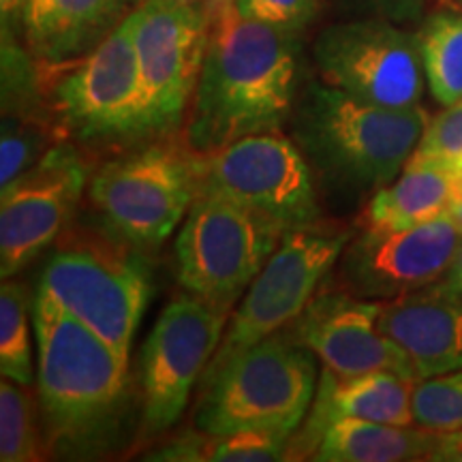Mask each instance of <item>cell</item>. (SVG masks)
<instances>
[{"instance_id":"obj_13","label":"cell","mask_w":462,"mask_h":462,"mask_svg":"<svg viewBox=\"0 0 462 462\" xmlns=\"http://www.w3.org/2000/svg\"><path fill=\"white\" fill-rule=\"evenodd\" d=\"M315 67L321 82L383 107H415L424 95L418 34L385 20L332 24L317 37Z\"/></svg>"},{"instance_id":"obj_7","label":"cell","mask_w":462,"mask_h":462,"mask_svg":"<svg viewBox=\"0 0 462 462\" xmlns=\"http://www.w3.org/2000/svg\"><path fill=\"white\" fill-rule=\"evenodd\" d=\"M45 99L67 135L86 143H125L152 135L129 15L88 54L45 67Z\"/></svg>"},{"instance_id":"obj_2","label":"cell","mask_w":462,"mask_h":462,"mask_svg":"<svg viewBox=\"0 0 462 462\" xmlns=\"http://www.w3.org/2000/svg\"><path fill=\"white\" fill-rule=\"evenodd\" d=\"M429 120L421 106L383 107L317 82L302 92L289 129L315 180L332 193L362 198L404 170Z\"/></svg>"},{"instance_id":"obj_21","label":"cell","mask_w":462,"mask_h":462,"mask_svg":"<svg viewBox=\"0 0 462 462\" xmlns=\"http://www.w3.org/2000/svg\"><path fill=\"white\" fill-rule=\"evenodd\" d=\"M435 430L418 424L337 420L323 430L310 460L317 462H409L429 460Z\"/></svg>"},{"instance_id":"obj_12","label":"cell","mask_w":462,"mask_h":462,"mask_svg":"<svg viewBox=\"0 0 462 462\" xmlns=\"http://www.w3.org/2000/svg\"><path fill=\"white\" fill-rule=\"evenodd\" d=\"M234 310L184 293L159 315L142 349V421L148 432L171 429L190 390L221 345Z\"/></svg>"},{"instance_id":"obj_14","label":"cell","mask_w":462,"mask_h":462,"mask_svg":"<svg viewBox=\"0 0 462 462\" xmlns=\"http://www.w3.org/2000/svg\"><path fill=\"white\" fill-rule=\"evenodd\" d=\"M88 184V165L69 142L3 189L0 199V274H20L60 238L73 221Z\"/></svg>"},{"instance_id":"obj_38","label":"cell","mask_w":462,"mask_h":462,"mask_svg":"<svg viewBox=\"0 0 462 462\" xmlns=\"http://www.w3.org/2000/svg\"><path fill=\"white\" fill-rule=\"evenodd\" d=\"M126 3H133V0H126Z\"/></svg>"},{"instance_id":"obj_25","label":"cell","mask_w":462,"mask_h":462,"mask_svg":"<svg viewBox=\"0 0 462 462\" xmlns=\"http://www.w3.org/2000/svg\"><path fill=\"white\" fill-rule=\"evenodd\" d=\"M28 296L26 282L3 279L0 287V371L17 383L31 385L34 381L31 328H28Z\"/></svg>"},{"instance_id":"obj_36","label":"cell","mask_w":462,"mask_h":462,"mask_svg":"<svg viewBox=\"0 0 462 462\" xmlns=\"http://www.w3.org/2000/svg\"><path fill=\"white\" fill-rule=\"evenodd\" d=\"M385 7H404V3H413V0H379Z\"/></svg>"},{"instance_id":"obj_9","label":"cell","mask_w":462,"mask_h":462,"mask_svg":"<svg viewBox=\"0 0 462 462\" xmlns=\"http://www.w3.org/2000/svg\"><path fill=\"white\" fill-rule=\"evenodd\" d=\"M285 229L215 193H198L176 240L184 291L234 310L279 248Z\"/></svg>"},{"instance_id":"obj_16","label":"cell","mask_w":462,"mask_h":462,"mask_svg":"<svg viewBox=\"0 0 462 462\" xmlns=\"http://www.w3.org/2000/svg\"><path fill=\"white\" fill-rule=\"evenodd\" d=\"M379 310L381 302L356 298L337 287L310 300L287 330L334 373L390 371L418 383L404 351L381 332Z\"/></svg>"},{"instance_id":"obj_18","label":"cell","mask_w":462,"mask_h":462,"mask_svg":"<svg viewBox=\"0 0 462 462\" xmlns=\"http://www.w3.org/2000/svg\"><path fill=\"white\" fill-rule=\"evenodd\" d=\"M413 388L415 381L390 371L338 374L321 368L310 413L304 420V429L293 435L289 454H296L293 458H310L323 430L337 420L415 424Z\"/></svg>"},{"instance_id":"obj_20","label":"cell","mask_w":462,"mask_h":462,"mask_svg":"<svg viewBox=\"0 0 462 462\" xmlns=\"http://www.w3.org/2000/svg\"><path fill=\"white\" fill-rule=\"evenodd\" d=\"M460 195V173L407 161L404 170L377 193L362 215L364 227L409 229L446 217Z\"/></svg>"},{"instance_id":"obj_28","label":"cell","mask_w":462,"mask_h":462,"mask_svg":"<svg viewBox=\"0 0 462 462\" xmlns=\"http://www.w3.org/2000/svg\"><path fill=\"white\" fill-rule=\"evenodd\" d=\"M409 161L462 173V99L429 120Z\"/></svg>"},{"instance_id":"obj_34","label":"cell","mask_w":462,"mask_h":462,"mask_svg":"<svg viewBox=\"0 0 462 462\" xmlns=\"http://www.w3.org/2000/svg\"><path fill=\"white\" fill-rule=\"evenodd\" d=\"M187 3L199 5V7H204V9H208V11H212V9L217 7L218 3H221V0H187Z\"/></svg>"},{"instance_id":"obj_17","label":"cell","mask_w":462,"mask_h":462,"mask_svg":"<svg viewBox=\"0 0 462 462\" xmlns=\"http://www.w3.org/2000/svg\"><path fill=\"white\" fill-rule=\"evenodd\" d=\"M379 328L404 351L418 381L462 368V293L446 281L381 302Z\"/></svg>"},{"instance_id":"obj_31","label":"cell","mask_w":462,"mask_h":462,"mask_svg":"<svg viewBox=\"0 0 462 462\" xmlns=\"http://www.w3.org/2000/svg\"><path fill=\"white\" fill-rule=\"evenodd\" d=\"M26 0H0V15H3V32L14 34V26L20 24L22 9Z\"/></svg>"},{"instance_id":"obj_37","label":"cell","mask_w":462,"mask_h":462,"mask_svg":"<svg viewBox=\"0 0 462 462\" xmlns=\"http://www.w3.org/2000/svg\"><path fill=\"white\" fill-rule=\"evenodd\" d=\"M460 195H462V173H460ZM460 195H458V198H460Z\"/></svg>"},{"instance_id":"obj_3","label":"cell","mask_w":462,"mask_h":462,"mask_svg":"<svg viewBox=\"0 0 462 462\" xmlns=\"http://www.w3.org/2000/svg\"><path fill=\"white\" fill-rule=\"evenodd\" d=\"M37 396L54 441H79L116 413L126 390L129 356L69 315L48 293L32 298Z\"/></svg>"},{"instance_id":"obj_6","label":"cell","mask_w":462,"mask_h":462,"mask_svg":"<svg viewBox=\"0 0 462 462\" xmlns=\"http://www.w3.org/2000/svg\"><path fill=\"white\" fill-rule=\"evenodd\" d=\"M198 193V159L184 140H161L107 161L88 184L103 225L142 251L170 238Z\"/></svg>"},{"instance_id":"obj_11","label":"cell","mask_w":462,"mask_h":462,"mask_svg":"<svg viewBox=\"0 0 462 462\" xmlns=\"http://www.w3.org/2000/svg\"><path fill=\"white\" fill-rule=\"evenodd\" d=\"M210 17L187 0H142L129 14L152 135L182 125L204 65Z\"/></svg>"},{"instance_id":"obj_10","label":"cell","mask_w":462,"mask_h":462,"mask_svg":"<svg viewBox=\"0 0 462 462\" xmlns=\"http://www.w3.org/2000/svg\"><path fill=\"white\" fill-rule=\"evenodd\" d=\"M195 159L199 193L227 198L285 231L321 221L315 173L291 135L255 133Z\"/></svg>"},{"instance_id":"obj_15","label":"cell","mask_w":462,"mask_h":462,"mask_svg":"<svg viewBox=\"0 0 462 462\" xmlns=\"http://www.w3.org/2000/svg\"><path fill=\"white\" fill-rule=\"evenodd\" d=\"M462 234L448 217L409 229L364 227L338 259V287L385 302L446 276Z\"/></svg>"},{"instance_id":"obj_33","label":"cell","mask_w":462,"mask_h":462,"mask_svg":"<svg viewBox=\"0 0 462 462\" xmlns=\"http://www.w3.org/2000/svg\"><path fill=\"white\" fill-rule=\"evenodd\" d=\"M446 217L456 225V227H458V231L462 234V195L454 201L452 206H449V210H448Z\"/></svg>"},{"instance_id":"obj_27","label":"cell","mask_w":462,"mask_h":462,"mask_svg":"<svg viewBox=\"0 0 462 462\" xmlns=\"http://www.w3.org/2000/svg\"><path fill=\"white\" fill-rule=\"evenodd\" d=\"M413 421L435 432L462 429V368L415 383Z\"/></svg>"},{"instance_id":"obj_35","label":"cell","mask_w":462,"mask_h":462,"mask_svg":"<svg viewBox=\"0 0 462 462\" xmlns=\"http://www.w3.org/2000/svg\"><path fill=\"white\" fill-rule=\"evenodd\" d=\"M439 5H441L443 9H456V11H462V0H439Z\"/></svg>"},{"instance_id":"obj_24","label":"cell","mask_w":462,"mask_h":462,"mask_svg":"<svg viewBox=\"0 0 462 462\" xmlns=\"http://www.w3.org/2000/svg\"><path fill=\"white\" fill-rule=\"evenodd\" d=\"M62 142H67V133L51 109L32 114H3L0 189L9 187Z\"/></svg>"},{"instance_id":"obj_1","label":"cell","mask_w":462,"mask_h":462,"mask_svg":"<svg viewBox=\"0 0 462 462\" xmlns=\"http://www.w3.org/2000/svg\"><path fill=\"white\" fill-rule=\"evenodd\" d=\"M298 92V34L246 20L234 0L210 17L204 65L184 125V143L198 154L281 131Z\"/></svg>"},{"instance_id":"obj_19","label":"cell","mask_w":462,"mask_h":462,"mask_svg":"<svg viewBox=\"0 0 462 462\" xmlns=\"http://www.w3.org/2000/svg\"><path fill=\"white\" fill-rule=\"evenodd\" d=\"M126 0H26L22 32L43 67L78 60L125 20Z\"/></svg>"},{"instance_id":"obj_8","label":"cell","mask_w":462,"mask_h":462,"mask_svg":"<svg viewBox=\"0 0 462 462\" xmlns=\"http://www.w3.org/2000/svg\"><path fill=\"white\" fill-rule=\"evenodd\" d=\"M349 240L351 229L338 223L317 221L285 231L279 248L231 313L221 345L201 381L221 371L248 346L291 326L317 296V289L338 263Z\"/></svg>"},{"instance_id":"obj_22","label":"cell","mask_w":462,"mask_h":462,"mask_svg":"<svg viewBox=\"0 0 462 462\" xmlns=\"http://www.w3.org/2000/svg\"><path fill=\"white\" fill-rule=\"evenodd\" d=\"M291 432L245 430L229 435L187 432L150 452L146 460L163 462H276L289 460Z\"/></svg>"},{"instance_id":"obj_4","label":"cell","mask_w":462,"mask_h":462,"mask_svg":"<svg viewBox=\"0 0 462 462\" xmlns=\"http://www.w3.org/2000/svg\"><path fill=\"white\" fill-rule=\"evenodd\" d=\"M37 289L129 356L152 279L142 248L109 229L103 234L69 225L45 253Z\"/></svg>"},{"instance_id":"obj_29","label":"cell","mask_w":462,"mask_h":462,"mask_svg":"<svg viewBox=\"0 0 462 462\" xmlns=\"http://www.w3.org/2000/svg\"><path fill=\"white\" fill-rule=\"evenodd\" d=\"M236 9L246 20L300 34L313 22L317 0H234Z\"/></svg>"},{"instance_id":"obj_26","label":"cell","mask_w":462,"mask_h":462,"mask_svg":"<svg viewBox=\"0 0 462 462\" xmlns=\"http://www.w3.org/2000/svg\"><path fill=\"white\" fill-rule=\"evenodd\" d=\"M31 385L3 377L0 383V460L31 462L42 458L37 402Z\"/></svg>"},{"instance_id":"obj_32","label":"cell","mask_w":462,"mask_h":462,"mask_svg":"<svg viewBox=\"0 0 462 462\" xmlns=\"http://www.w3.org/2000/svg\"><path fill=\"white\" fill-rule=\"evenodd\" d=\"M441 281H446L449 287L456 289L458 293H462V242H460L458 251H456L452 263H449L446 276H443Z\"/></svg>"},{"instance_id":"obj_23","label":"cell","mask_w":462,"mask_h":462,"mask_svg":"<svg viewBox=\"0 0 462 462\" xmlns=\"http://www.w3.org/2000/svg\"><path fill=\"white\" fill-rule=\"evenodd\" d=\"M421 62L432 97L441 106L462 99V11L443 9L418 32Z\"/></svg>"},{"instance_id":"obj_30","label":"cell","mask_w":462,"mask_h":462,"mask_svg":"<svg viewBox=\"0 0 462 462\" xmlns=\"http://www.w3.org/2000/svg\"><path fill=\"white\" fill-rule=\"evenodd\" d=\"M430 462H462V429L437 432L435 446L429 456Z\"/></svg>"},{"instance_id":"obj_5","label":"cell","mask_w":462,"mask_h":462,"mask_svg":"<svg viewBox=\"0 0 462 462\" xmlns=\"http://www.w3.org/2000/svg\"><path fill=\"white\" fill-rule=\"evenodd\" d=\"M315 354L289 334H270L201 381L195 429L212 435L279 430L296 435L317 392Z\"/></svg>"}]
</instances>
